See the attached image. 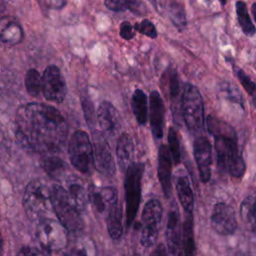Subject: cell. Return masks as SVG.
Returning a JSON list of instances; mask_svg holds the SVG:
<instances>
[{
  "label": "cell",
  "instance_id": "1",
  "mask_svg": "<svg viewBox=\"0 0 256 256\" xmlns=\"http://www.w3.org/2000/svg\"><path fill=\"white\" fill-rule=\"evenodd\" d=\"M15 136L22 147L43 155L60 152L65 146L68 126L62 114L44 103L19 107L15 117Z\"/></svg>",
  "mask_w": 256,
  "mask_h": 256
},
{
  "label": "cell",
  "instance_id": "2",
  "mask_svg": "<svg viewBox=\"0 0 256 256\" xmlns=\"http://www.w3.org/2000/svg\"><path fill=\"white\" fill-rule=\"evenodd\" d=\"M207 129L214 137L218 168L232 177L239 178L245 172V162L238 148L235 131L225 122L209 115Z\"/></svg>",
  "mask_w": 256,
  "mask_h": 256
},
{
  "label": "cell",
  "instance_id": "3",
  "mask_svg": "<svg viewBox=\"0 0 256 256\" xmlns=\"http://www.w3.org/2000/svg\"><path fill=\"white\" fill-rule=\"evenodd\" d=\"M51 199L57 219L65 226L69 233H79L84 227L82 212L66 188L58 184L52 185Z\"/></svg>",
  "mask_w": 256,
  "mask_h": 256
},
{
  "label": "cell",
  "instance_id": "4",
  "mask_svg": "<svg viewBox=\"0 0 256 256\" xmlns=\"http://www.w3.org/2000/svg\"><path fill=\"white\" fill-rule=\"evenodd\" d=\"M23 208L31 221L48 218L53 210L51 188L39 180H33L26 186L23 195Z\"/></svg>",
  "mask_w": 256,
  "mask_h": 256
},
{
  "label": "cell",
  "instance_id": "5",
  "mask_svg": "<svg viewBox=\"0 0 256 256\" xmlns=\"http://www.w3.org/2000/svg\"><path fill=\"white\" fill-rule=\"evenodd\" d=\"M182 118L188 130L195 136L201 135L204 129V104L198 88L185 83L182 88Z\"/></svg>",
  "mask_w": 256,
  "mask_h": 256
},
{
  "label": "cell",
  "instance_id": "6",
  "mask_svg": "<svg viewBox=\"0 0 256 256\" xmlns=\"http://www.w3.org/2000/svg\"><path fill=\"white\" fill-rule=\"evenodd\" d=\"M145 165L132 163L125 170L124 189L126 201V226L130 227L135 220L141 201V183Z\"/></svg>",
  "mask_w": 256,
  "mask_h": 256
},
{
  "label": "cell",
  "instance_id": "7",
  "mask_svg": "<svg viewBox=\"0 0 256 256\" xmlns=\"http://www.w3.org/2000/svg\"><path fill=\"white\" fill-rule=\"evenodd\" d=\"M68 155L73 167L81 173L89 174L94 164V148L88 134L83 130L75 131L68 142Z\"/></svg>",
  "mask_w": 256,
  "mask_h": 256
},
{
  "label": "cell",
  "instance_id": "8",
  "mask_svg": "<svg viewBox=\"0 0 256 256\" xmlns=\"http://www.w3.org/2000/svg\"><path fill=\"white\" fill-rule=\"evenodd\" d=\"M69 231L59 221L50 217L40 220L36 228V238L40 245L51 252L62 251L68 244Z\"/></svg>",
  "mask_w": 256,
  "mask_h": 256
},
{
  "label": "cell",
  "instance_id": "9",
  "mask_svg": "<svg viewBox=\"0 0 256 256\" xmlns=\"http://www.w3.org/2000/svg\"><path fill=\"white\" fill-rule=\"evenodd\" d=\"M162 205L157 199H150L146 202L141 215V237L142 246L149 248L157 240L162 219Z\"/></svg>",
  "mask_w": 256,
  "mask_h": 256
},
{
  "label": "cell",
  "instance_id": "10",
  "mask_svg": "<svg viewBox=\"0 0 256 256\" xmlns=\"http://www.w3.org/2000/svg\"><path fill=\"white\" fill-rule=\"evenodd\" d=\"M42 94L55 103H62L67 95L66 81L56 65L47 66L42 74Z\"/></svg>",
  "mask_w": 256,
  "mask_h": 256
},
{
  "label": "cell",
  "instance_id": "11",
  "mask_svg": "<svg viewBox=\"0 0 256 256\" xmlns=\"http://www.w3.org/2000/svg\"><path fill=\"white\" fill-rule=\"evenodd\" d=\"M211 226L220 235H231L237 229V221L234 209L223 202L214 205L211 214Z\"/></svg>",
  "mask_w": 256,
  "mask_h": 256
},
{
  "label": "cell",
  "instance_id": "12",
  "mask_svg": "<svg viewBox=\"0 0 256 256\" xmlns=\"http://www.w3.org/2000/svg\"><path fill=\"white\" fill-rule=\"evenodd\" d=\"M94 164L98 172L107 177L114 176L116 165L112 156V151L107 140L100 134H94Z\"/></svg>",
  "mask_w": 256,
  "mask_h": 256
},
{
  "label": "cell",
  "instance_id": "13",
  "mask_svg": "<svg viewBox=\"0 0 256 256\" xmlns=\"http://www.w3.org/2000/svg\"><path fill=\"white\" fill-rule=\"evenodd\" d=\"M193 153L196 166L199 172V177L202 182L206 183L211 178L212 166V148L207 137L198 135L193 143Z\"/></svg>",
  "mask_w": 256,
  "mask_h": 256
},
{
  "label": "cell",
  "instance_id": "14",
  "mask_svg": "<svg viewBox=\"0 0 256 256\" xmlns=\"http://www.w3.org/2000/svg\"><path fill=\"white\" fill-rule=\"evenodd\" d=\"M166 244L168 256H182L183 232H181V220L177 208L170 210L167 216Z\"/></svg>",
  "mask_w": 256,
  "mask_h": 256
},
{
  "label": "cell",
  "instance_id": "15",
  "mask_svg": "<svg viewBox=\"0 0 256 256\" xmlns=\"http://www.w3.org/2000/svg\"><path fill=\"white\" fill-rule=\"evenodd\" d=\"M97 122L105 135L113 137L121 129V117L115 106L109 101H102L97 108Z\"/></svg>",
  "mask_w": 256,
  "mask_h": 256
},
{
  "label": "cell",
  "instance_id": "16",
  "mask_svg": "<svg viewBox=\"0 0 256 256\" xmlns=\"http://www.w3.org/2000/svg\"><path fill=\"white\" fill-rule=\"evenodd\" d=\"M162 87L165 90L169 100L171 102V109L173 113L174 119L178 121L180 115H182L181 111V101H182V91L180 88V81L175 69H167L162 76Z\"/></svg>",
  "mask_w": 256,
  "mask_h": 256
},
{
  "label": "cell",
  "instance_id": "17",
  "mask_svg": "<svg viewBox=\"0 0 256 256\" xmlns=\"http://www.w3.org/2000/svg\"><path fill=\"white\" fill-rule=\"evenodd\" d=\"M89 191V202L99 213L106 215L109 209L118 203V193L114 187H91Z\"/></svg>",
  "mask_w": 256,
  "mask_h": 256
},
{
  "label": "cell",
  "instance_id": "18",
  "mask_svg": "<svg viewBox=\"0 0 256 256\" xmlns=\"http://www.w3.org/2000/svg\"><path fill=\"white\" fill-rule=\"evenodd\" d=\"M149 110H150L149 117H150V126H151L152 134L156 140H160L163 137L165 105L161 95L156 90L150 93Z\"/></svg>",
  "mask_w": 256,
  "mask_h": 256
},
{
  "label": "cell",
  "instance_id": "19",
  "mask_svg": "<svg viewBox=\"0 0 256 256\" xmlns=\"http://www.w3.org/2000/svg\"><path fill=\"white\" fill-rule=\"evenodd\" d=\"M172 156L167 145L162 144L158 150V178L166 198L172 192Z\"/></svg>",
  "mask_w": 256,
  "mask_h": 256
},
{
  "label": "cell",
  "instance_id": "20",
  "mask_svg": "<svg viewBox=\"0 0 256 256\" xmlns=\"http://www.w3.org/2000/svg\"><path fill=\"white\" fill-rule=\"evenodd\" d=\"M65 185L66 190L76 203L77 207L81 210L82 213H84L89 202V191L85 188L81 179L77 176L71 175L66 179Z\"/></svg>",
  "mask_w": 256,
  "mask_h": 256
},
{
  "label": "cell",
  "instance_id": "21",
  "mask_svg": "<svg viewBox=\"0 0 256 256\" xmlns=\"http://www.w3.org/2000/svg\"><path fill=\"white\" fill-rule=\"evenodd\" d=\"M116 157L120 168L125 171L132 163L134 157V143L127 133H122L116 145Z\"/></svg>",
  "mask_w": 256,
  "mask_h": 256
},
{
  "label": "cell",
  "instance_id": "22",
  "mask_svg": "<svg viewBox=\"0 0 256 256\" xmlns=\"http://www.w3.org/2000/svg\"><path fill=\"white\" fill-rule=\"evenodd\" d=\"M175 188L178 200L185 212L192 213L194 207V196L188 177L184 174L177 176L175 181Z\"/></svg>",
  "mask_w": 256,
  "mask_h": 256
},
{
  "label": "cell",
  "instance_id": "23",
  "mask_svg": "<svg viewBox=\"0 0 256 256\" xmlns=\"http://www.w3.org/2000/svg\"><path fill=\"white\" fill-rule=\"evenodd\" d=\"M104 5L107 9L114 12L129 10L138 16H145L148 12L142 0H105Z\"/></svg>",
  "mask_w": 256,
  "mask_h": 256
},
{
  "label": "cell",
  "instance_id": "24",
  "mask_svg": "<svg viewBox=\"0 0 256 256\" xmlns=\"http://www.w3.org/2000/svg\"><path fill=\"white\" fill-rule=\"evenodd\" d=\"M106 217V226L110 237L114 241L121 239L123 233L122 227V207L119 203L112 206L105 215Z\"/></svg>",
  "mask_w": 256,
  "mask_h": 256
},
{
  "label": "cell",
  "instance_id": "25",
  "mask_svg": "<svg viewBox=\"0 0 256 256\" xmlns=\"http://www.w3.org/2000/svg\"><path fill=\"white\" fill-rule=\"evenodd\" d=\"M24 38V32L21 25L14 20H7L4 24L2 22L0 39L2 43L7 45H17L22 42Z\"/></svg>",
  "mask_w": 256,
  "mask_h": 256
},
{
  "label": "cell",
  "instance_id": "26",
  "mask_svg": "<svg viewBox=\"0 0 256 256\" xmlns=\"http://www.w3.org/2000/svg\"><path fill=\"white\" fill-rule=\"evenodd\" d=\"M131 107L133 114L140 125H145L148 118V100L141 89H136L132 95Z\"/></svg>",
  "mask_w": 256,
  "mask_h": 256
},
{
  "label": "cell",
  "instance_id": "27",
  "mask_svg": "<svg viewBox=\"0 0 256 256\" xmlns=\"http://www.w3.org/2000/svg\"><path fill=\"white\" fill-rule=\"evenodd\" d=\"M182 232H183L184 256H196V245H195V240H194L192 213H186L185 220L183 222Z\"/></svg>",
  "mask_w": 256,
  "mask_h": 256
},
{
  "label": "cell",
  "instance_id": "28",
  "mask_svg": "<svg viewBox=\"0 0 256 256\" xmlns=\"http://www.w3.org/2000/svg\"><path fill=\"white\" fill-rule=\"evenodd\" d=\"M65 256H98L96 244L90 237H80L67 250Z\"/></svg>",
  "mask_w": 256,
  "mask_h": 256
},
{
  "label": "cell",
  "instance_id": "29",
  "mask_svg": "<svg viewBox=\"0 0 256 256\" xmlns=\"http://www.w3.org/2000/svg\"><path fill=\"white\" fill-rule=\"evenodd\" d=\"M41 166L47 175L56 180L62 178L66 170V163L60 157L54 156V154L45 155L41 162Z\"/></svg>",
  "mask_w": 256,
  "mask_h": 256
},
{
  "label": "cell",
  "instance_id": "30",
  "mask_svg": "<svg viewBox=\"0 0 256 256\" xmlns=\"http://www.w3.org/2000/svg\"><path fill=\"white\" fill-rule=\"evenodd\" d=\"M25 87L32 97H39L42 93V76L35 68H30L25 74Z\"/></svg>",
  "mask_w": 256,
  "mask_h": 256
},
{
  "label": "cell",
  "instance_id": "31",
  "mask_svg": "<svg viewBox=\"0 0 256 256\" xmlns=\"http://www.w3.org/2000/svg\"><path fill=\"white\" fill-rule=\"evenodd\" d=\"M236 14L239 25L244 34L247 36H253L256 32V29L249 16L246 4L243 1L236 2Z\"/></svg>",
  "mask_w": 256,
  "mask_h": 256
},
{
  "label": "cell",
  "instance_id": "32",
  "mask_svg": "<svg viewBox=\"0 0 256 256\" xmlns=\"http://www.w3.org/2000/svg\"><path fill=\"white\" fill-rule=\"evenodd\" d=\"M242 220L251 227H256V198L253 196L246 197L240 207Z\"/></svg>",
  "mask_w": 256,
  "mask_h": 256
},
{
  "label": "cell",
  "instance_id": "33",
  "mask_svg": "<svg viewBox=\"0 0 256 256\" xmlns=\"http://www.w3.org/2000/svg\"><path fill=\"white\" fill-rule=\"evenodd\" d=\"M169 18L178 30H183L186 27L187 20L184 7L178 2H171L168 7Z\"/></svg>",
  "mask_w": 256,
  "mask_h": 256
},
{
  "label": "cell",
  "instance_id": "34",
  "mask_svg": "<svg viewBox=\"0 0 256 256\" xmlns=\"http://www.w3.org/2000/svg\"><path fill=\"white\" fill-rule=\"evenodd\" d=\"M167 139H168V147H169L173 162L177 165L181 162V149H180V143H179L177 131L173 127L169 128Z\"/></svg>",
  "mask_w": 256,
  "mask_h": 256
},
{
  "label": "cell",
  "instance_id": "35",
  "mask_svg": "<svg viewBox=\"0 0 256 256\" xmlns=\"http://www.w3.org/2000/svg\"><path fill=\"white\" fill-rule=\"evenodd\" d=\"M134 29L151 39H156L158 37V32L152 21L149 19H143L140 22H136L134 25Z\"/></svg>",
  "mask_w": 256,
  "mask_h": 256
},
{
  "label": "cell",
  "instance_id": "36",
  "mask_svg": "<svg viewBox=\"0 0 256 256\" xmlns=\"http://www.w3.org/2000/svg\"><path fill=\"white\" fill-rule=\"evenodd\" d=\"M235 74L237 76V78L239 79L240 83L242 84V86L244 87L245 91L253 98L254 103L256 105V84L250 79V77L241 69H236L235 70Z\"/></svg>",
  "mask_w": 256,
  "mask_h": 256
},
{
  "label": "cell",
  "instance_id": "37",
  "mask_svg": "<svg viewBox=\"0 0 256 256\" xmlns=\"http://www.w3.org/2000/svg\"><path fill=\"white\" fill-rule=\"evenodd\" d=\"M81 102H82V108L84 111L86 122L90 128H93V126L97 120V115L95 113L93 103L91 102L89 97H82Z\"/></svg>",
  "mask_w": 256,
  "mask_h": 256
},
{
  "label": "cell",
  "instance_id": "38",
  "mask_svg": "<svg viewBox=\"0 0 256 256\" xmlns=\"http://www.w3.org/2000/svg\"><path fill=\"white\" fill-rule=\"evenodd\" d=\"M37 2L45 10H61L67 4V0H37Z\"/></svg>",
  "mask_w": 256,
  "mask_h": 256
},
{
  "label": "cell",
  "instance_id": "39",
  "mask_svg": "<svg viewBox=\"0 0 256 256\" xmlns=\"http://www.w3.org/2000/svg\"><path fill=\"white\" fill-rule=\"evenodd\" d=\"M134 30V26H132L129 21H123L119 27L120 37L124 40H131L135 36Z\"/></svg>",
  "mask_w": 256,
  "mask_h": 256
},
{
  "label": "cell",
  "instance_id": "40",
  "mask_svg": "<svg viewBox=\"0 0 256 256\" xmlns=\"http://www.w3.org/2000/svg\"><path fill=\"white\" fill-rule=\"evenodd\" d=\"M17 256H46V255L36 247L24 246L19 250V252L17 253Z\"/></svg>",
  "mask_w": 256,
  "mask_h": 256
},
{
  "label": "cell",
  "instance_id": "41",
  "mask_svg": "<svg viewBox=\"0 0 256 256\" xmlns=\"http://www.w3.org/2000/svg\"><path fill=\"white\" fill-rule=\"evenodd\" d=\"M150 256H168L167 248L162 243H160L156 246V248L153 250Z\"/></svg>",
  "mask_w": 256,
  "mask_h": 256
},
{
  "label": "cell",
  "instance_id": "42",
  "mask_svg": "<svg viewBox=\"0 0 256 256\" xmlns=\"http://www.w3.org/2000/svg\"><path fill=\"white\" fill-rule=\"evenodd\" d=\"M252 14H253L254 20H255V22H256V3H253V4H252Z\"/></svg>",
  "mask_w": 256,
  "mask_h": 256
},
{
  "label": "cell",
  "instance_id": "43",
  "mask_svg": "<svg viewBox=\"0 0 256 256\" xmlns=\"http://www.w3.org/2000/svg\"><path fill=\"white\" fill-rule=\"evenodd\" d=\"M207 1H210V0H207ZM219 1L222 5H225V3H226V0H219Z\"/></svg>",
  "mask_w": 256,
  "mask_h": 256
},
{
  "label": "cell",
  "instance_id": "44",
  "mask_svg": "<svg viewBox=\"0 0 256 256\" xmlns=\"http://www.w3.org/2000/svg\"><path fill=\"white\" fill-rule=\"evenodd\" d=\"M132 256H140V255H139V254H138V253H135V254H133V255H132Z\"/></svg>",
  "mask_w": 256,
  "mask_h": 256
}]
</instances>
